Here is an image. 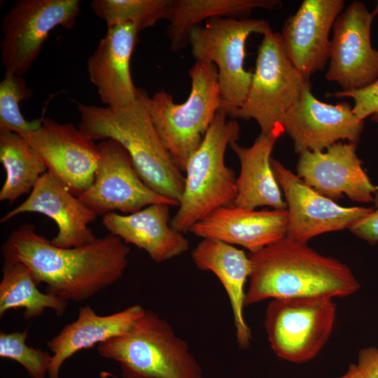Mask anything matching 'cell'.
I'll list each match as a JSON object with an SVG mask.
<instances>
[{
    "label": "cell",
    "mask_w": 378,
    "mask_h": 378,
    "mask_svg": "<svg viewBox=\"0 0 378 378\" xmlns=\"http://www.w3.org/2000/svg\"><path fill=\"white\" fill-rule=\"evenodd\" d=\"M1 251L4 261L27 266L38 284H46V293L80 302L122 278L130 248L111 234L83 246L57 247L25 223L10 233Z\"/></svg>",
    "instance_id": "1"
},
{
    "label": "cell",
    "mask_w": 378,
    "mask_h": 378,
    "mask_svg": "<svg viewBox=\"0 0 378 378\" xmlns=\"http://www.w3.org/2000/svg\"><path fill=\"white\" fill-rule=\"evenodd\" d=\"M248 255L251 271L246 306L267 299L346 297L360 288L344 263L286 236Z\"/></svg>",
    "instance_id": "2"
},
{
    "label": "cell",
    "mask_w": 378,
    "mask_h": 378,
    "mask_svg": "<svg viewBox=\"0 0 378 378\" xmlns=\"http://www.w3.org/2000/svg\"><path fill=\"white\" fill-rule=\"evenodd\" d=\"M148 94L113 108L77 103L78 128L93 141L113 139L130 155L142 181L158 194L179 204L185 176L164 145L150 115Z\"/></svg>",
    "instance_id": "3"
},
{
    "label": "cell",
    "mask_w": 378,
    "mask_h": 378,
    "mask_svg": "<svg viewBox=\"0 0 378 378\" xmlns=\"http://www.w3.org/2000/svg\"><path fill=\"white\" fill-rule=\"evenodd\" d=\"M218 111L197 149L189 158L178 209L171 226L186 233L216 209L232 204L237 197L234 171L226 166L227 146L239 139L234 119Z\"/></svg>",
    "instance_id": "4"
},
{
    "label": "cell",
    "mask_w": 378,
    "mask_h": 378,
    "mask_svg": "<svg viewBox=\"0 0 378 378\" xmlns=\"http://www.w3.org/2000/svg\"><path fill=\"white\" fill-rule=\"evenodd\" d=\"M116 361L123 378H202L188 344L158 314L146 310L125 333L97 345Z\"/></svg>",
    "instance_id": "5"
},
{
    "label": "cell",
    "mask_w": 378,
    "mask_h": 378,
    "mask_svg": "<svg viewBox=\"0 0 378 378\" xmlns=\"http://www.w3.org/2000/svg\"><path fill=\"white\" fill-rule=\"evenodd\" d=\"M189 76L191 88L186 102L175 103L172 95L164 90L147 98L153 124L181 172L185 171L221 106L218 70L213 63L196 61Z\"/></svg>",
    "instance_id": "6"
},
{
    "label": "cell",
    "mask_w": 378,
    "mask_h": 378,
    "mask_svg": "<svg viewBox=\"0 0 378 378\" xmlns=\"http://www.w3.org/2000/svg\"><path fill=\"white\" fill-rule=\"evenodd\" d=\"M272 30L263 19L216 18L195 27L190 35L191 54L196 61L213 63L217 68L221 95L219 111L231 118L243 104L253 73L244 68L245 48L253 34Z\"/></svg>",
    "instance_id": "7"
},
{
    "label": "cell",
    "mask_w": 378,
    "mask_h": 378,
    "mask_svg": "<svg viewBox=\"0 0 378 378\" xmlns=\"http://www.w3.org/2000/svg\"><path fill=\"white\" fill-rule=\"evenodd\" d=\"M262 36L246 99L230 118L253 119L260 134H267L283 127L284 115L310 84L288 58L280 34Z\"/></svg>",
    "instance_id": "8"
},
{
    "label": "cell",
    "mask_w": 378,
    "mask_h": 378,
    "mask_svg": "<svg viewBox=\"0 0 378 378\" xmlns=\"http://www.w3.org/2000/svg\"><path fill=\"white\" fill-rule=\"evenodd\" d=\"M336 309L332 298L327 297L272 300L264 325L274 354L294 363L314 358L332 332Z\"/></svg>",
    "instance_id": "9"
},
{
    "label": "cell",
    "mask_w": 378,
    "mask_h": 378,
    "mask_svg": "<svg viewBox=\"0 0 378 378\" xmlns=\"http://www.w3.org/2000/svg\"><path fill=\"white\" fill-rule=\"evenodd\" d=\"M80 12L78 0H18L1 20V59L5 75L22 76L55 27L71 29Z\"/></svg>",
    "instance_id": "10"
},
{
    "label": "cell",
    "mask_w": 378,
    "mask_h": 378,
    "mask_svg": "<svg viewBox=\"0 0 378 378\" xmlns=\"http://www.w3.org/2000/svg\"><path fill=\"white\" fill-rule=\"evenodd\" d=\"M375 15L364 3L356 1L334 23L326 78L337 83L341 91L360 90L378 78V50L371 41Z\"/></svg>",
    "instance_id": "11"
},
{
    "label": "cell",
    "mask_w": 378,
    "mask_h": 378,
    "mask_svg": "<svg viewBox=\"0 0 378 378\" xmlns=\"http://www.w3.org/2000/svg\"><path fill=\"white\" fill-rule=\"evenodd\" d=\"M100 162L91 186L78 198L97 216L115 211L130 214L153 204L178 203L152 190L140 178L126 150L106 139L97 144Z\"/></svg>",
    "instance_id": "12"
},
{
    "label": "cell",
    "mask_w": 378,
    "mask_h": 378,
    "mask_svg": "<svg viewBox=\"0 0 378 378\" xmlns=\"http://www.w3.org/2000/svg\"><path fill=\"white\" fill-rule=\"evenodd\" d=\"M23 136L45 162L48 172L79 197L92 184L100 162L94 141L72 123L42 117L40 127Z\"/></svg>",
    "instance_id": "13"
},
{
    "label": "cell",
    "mask_w": 378,
    "mask_h": 378,
    "mask_svg": "<svg viewBox=\"0 0 378 378\" xmlns=\"http://www.w3.org/2000/svg\"><path fill=\"white\" fill-rule=\"evenodd\" d=\"M271 165L287 205L286 237L308 242L324 233L350 228L373 208L342 206L306 184L298 175L278 160Z\"/></svg>",
    "instance_id": "14"
},
{
    "label": "cell",
    "mask_w": 378,
    "mask_h": 378,
    "mask_svg": "<svg viewBox=\"0 0 378 378\" xmlns=\"http://www.w3.org/2000/svg\"><path fill=\"white\" fill-rule=\"evenodd\" d=\"M282 126L300 155L307 150L323 151L344 140L357 144L364 120L358 118L346 102L331 104L320 101L309 85L286 113Z\"/></svg>",
    "instance_id": "15"
},
{
    "label": "cell",
    "mask_w": 378,
    "mask_h": 378,
    "mask_svg": "<svg viewBox=\"0 0 378 378\" xmlns=\"http://www.w3.org/2000/svg\"><path fill=\"white\" fill-rule=\"evenodd\" d=\"M356 147V144L339 141L323 151H304L299 156L297 175L332 200L345 195L356 202H373L377 186L363 169Z\"/></svg>",
    "instance_id": "16"
},
{
    "label": "cell",
    "mask_w": 378,
    "mask_h": 378,
    "mask_svg": "<svg viewBox=\"0 0 378 378\" xmlns=\"http://www.w3.org/2000/svg\"><path fill=\"white\" fill-rule=\"evenodd\" d=\"M27 212L39 213L55 221L58 232L50 241L57 247H80L97 239L90 225L98 216L48 172L41 177L28 197L7 212L0 223Z\"/></svg>",
    "instance_id": "17"
},
{
    "label": "cell",
    "mask_w": 378,
    "mask_h": 378,
    "mask_svg": "<svg viewBox=\"0 0 378 378\" xmlns=\"http://www.w3.org/2000/svg\"><path fill=\"white\" fill-rule=\"evenodd\" d=\"M344 7L343 0H304L284 22L280 34L284 50L307 79L328 62L330 33Z\"/></svg>",
    "instance_id": "18"
},
{
    "label": "cell",
    "mask_w": 378,
    "mask_h": 378,
    "mask_svg": "<svg viewBox=\"0 0 378 378\" xmlns=\"http://www.w3.org/2000/svg\"><path fill=\"white\" fill-rule=\"evenodd\" d=\"M139 31L132 24L108 27L104 37L88 58L87 69L101 101L118 108L135 102L139 96L130 72V59Z\"/></svg>",
    "instance_id": "19"
},
{
    "label": "cell",
    "mask_w": 378,
    "mask_h": 378,
    "mask_svg": "<svg viewBox=\"0 0 378 378\" xmlns=\"http://www.w3.org/2000/svg\"><path fill=\"white\" fill-rule=\"evenodd\" d=\"M286 209L257 211L234 204L220 207L197 222L190 232L258 251L286 236Z\"/></svg>",
    "instance_id": "20"
},
{
    "label": "cell",
    "mask_w": 378,
    "mask_h": 378,
    "mask_svg": "<svg viewBox=\"0 0 378 378\" xmlns=\"http://www.w3.org/2000/svg\"><path fill=\"white\" fill-rule=\"evenodd\" d=\"M169 206L153 204L130 214L111 212L103 216L102 223L109 234L144 250L154 262L160 263L189 248L183 233L171 226Z\"/></svg>",
    "instance_id": "21"
},
{
    "label": "cell",
    "mask_w": 378,
    "mask_h": 378,
    "mask_svg": "<svg viewBox=\"0 0 378 378\" xmlns=\"http://www.w3.org/2000/svg\"><path fill=\"white\" fill-rule=\"evenodd\" d=\"M191 257L198 269L211 272L222 284L230 300L237 344L242 349L248 347L252 334L244 315L245 285L251 271L248 255L233 245L203 239Z\"/></svg>",
    "instance_id": "22"
},
{
    "label": "cell",
    "mask_w": 378,
    "mask_h": 378,
    "mask_svg": "<svg viewBox=\"0 0 378 378\" xmlns=\"http://www.w3.org/2000/svg\"><path fill=\"white\" fill-rule=\"evenodd\" d=\"M145 309L134 304L109 315H98L90 306L78 310L76 320L46 343L52 353L48 378H59L64 362L75 354L126 332Z\"/></svg>",
    "instance_id": "23"
},
{
    "label": "cell",
    "mask_w": 378,
    "mask_h": 378,
    "mask_svg": "<svg viewBox=\"0 0 378 378\" xmlns=\"http://www.w3.org/2000/svg\"><path fill=\"white\" fill-rule=\"evenodd\" d=\"M284 132L279 127L267 134H260L249 147L241 146L237 142L230 145L240 162L234 204L253 209L262 206L286 209L271 165L272 152Z\"/></svg>",
    "instance_id": "24"
},
{
    "label": "cell",
    "mask_w": 378,
    "mask_h": 378,
    "mask_svg": "<svg viewBox=\"0 0 378 378\" xmlns=\"http://www.w3.org/2000/svg\"><path fill=\"white\" fill-rule=\"evenodd\" d=\"M279 0H172L167 34L171 49L189 44L192 30L204 21L216 18H248L256 8L272 10Z\"/></svg>",
    "instance_id": "25"
},
{
    "label": "cell",
    "mask_w": 378,
    "mask_h": 378,
    "mask_svg": "<svg viewBox=\"0 0 378 378\" xmlns=\"http://www.w3.org/2000/svg\"><path fill=\"white\" fill-rule=\"evenodd\" d=\"M0 161L6 180L0 190V201L14 202L31 192L48 168L29 143L13 132H0Z\"/></svg>",
    "instance_id": "26"
},
{
    "label": "cell",
    "mask_w": 378,
    "mask_h": 378,
    "mask_svg": "<svg viewBox=\"0 0 378 378\" xmlns=\"http://www.w3.org/2000/svg\"><path fill=\"white\" fill-rule=\"evenodd\" d=\"M31 272L19 262L4 261L0 282V316L10 309H22L23 317L29 320L43 314L46 309L62 315L68 302L47 293L41 292Z\"/></svg>",
    "instance_id": "27"
},
{
    "label": "cell",
    "mask_w": 378,
    "mask_h": 378,
    "mask_svg": "<svg viewBox=\"0 0 378 378\" xmlns=\"http://www.w3.org/2000/svg\"><path fill=\"white\" fill-rule=\"evenodd\" d=\"M172 0H94L93 12L108 27L130 23L140 31L161 20H168Z\"/></svg>",
    "instance_id": "28"
},
{
    "label": "cell",
    "mask_w": 378,
    "mask_h": 378,
    "mask_svg": "<svg viewBox=\"0 0 378 378\" xmlns=\"http://www.w3.org/2000/svg\"><path fill=\"white\" fill-rule=\"evenodd\" d=\"M31 95L32 91L22 76L4 75L0 83V132H13L24 136L40 127L42 117L29 121L20 111V102Z\"/></svg>",
    "instance_id": "29"
},
{
    "label": "cell",
    "mask_w": 378,
    "mask_h": 378,
    "mask_svg": "<svg viewBox=\"0 0 378 378\" xmlns=\"http://www.w3.org/2000/svg\"><path fill=\"white\" fill-rule=\"evenodd\" d=\"M28 330L10 333L0 332V357L20 364L31 378H45L52 361V354L27 344Z\"/></svg>",
    "instance_id": "30"
},
{
    "label": "cell",
    "mask_w": 378,
    "mask_h": 378,
    "mask_svg": "<svg viewBox=\"0 0 378 378\" xmlns=\"http://www.w3.org/2000/svg\"><path fill=\"white\" fill-rule=\"evenodd\" d=\"M337 98L349 97L354 101V114L361 120L370 117L378 122V78L368 86L360 90L343 92L337 91L329 94Z\"/></svg>",
    "instance_id": "31"
},
{
    "label": "cell",
    "mask_w": 378,
    "mask_h": 378,
    "mask_svg": "<svg viewBox=\"0 0 378 378\" xmlns=\"http://www.w3.org/2000/svg\"><path fill=\"white\" fill-rule=\"evenodd\" d=\"M373 202L374 208L372 211L349 228L354 234L372 245L378 242V186L373 196Z\"/></svg>",
    "instance_id": "32"
},
{
    "label": "cell",
    "mask_w": 378,
    "mask_h": 378,
    "mask_svg": "<svg viewBox=\"0 0 378 378\" xmlns=\"http://www.w3.org/2000/svg\"><path fill=\"white\" fill-rule=\"evenodd\" d=\"M356 365L366 378H378V348L368 346L360 349Z\"/></svg>",
    "instance_id": "33"
},
{
    "label": "cell",
    "mask_w": 378,
    "mask_h": 378,
    "mask_svg": "<svg viewBox=\"0 0 378 378\" xmlns=\"http://www.w3.org/2000/svg\"><path fill=\"white\" fill-rule=\"evenodd\" d=\"M336 378H366L358 370L356 363H352L349 366L348 370L342 376Z\"/></svg>",
    "instance_id": "34"
},
{
    "label": "cell",
    "mask_w": 378,
    "mask_h": 378,
    "mask_svg": "<svg viewBox=\"0 0 378 378\" xmlns=\"http://www.w3.org/2000/svg\"><path fill=\"white\" fill-rule=\"evenodd\" d=\"M375 13H378V3H377V8L375 9V11H374Z\"/></svg>",
    "instance_id": "35"
}]
</instances>
